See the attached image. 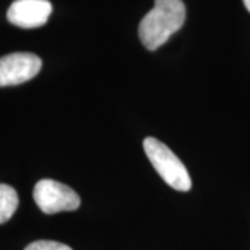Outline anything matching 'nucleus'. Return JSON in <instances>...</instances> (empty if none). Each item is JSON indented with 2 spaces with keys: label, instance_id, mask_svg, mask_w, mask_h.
I'll use <instances>...</instances> for the list:
<instances>
[{
  "label": "nucleus",
  "instance_id": "nucleus-1",
  "mask_svg": "<svg viewBox=\"0 0 250 250\" xmlns=\"http://www.w3.org/2000/svg\"><path fill=\"white\" fill-rule=\"evenodd\" d=\"M187 18V9L182 0H154L153 7L139 24V39L149 50H157L177 31Z\"/></svg>",
  "mask_w": 250,
  "mask_h": 250
},
{
  "label": "nucleus",
  "instance_id": "nucleus-2",
  "mask_svg": "<svg viewBox=\"0 0 250 250\" xmlns=\"http://www.w3.org/2000/svg\"><path fill=\"white\" fill-rule=\"evenodd\" d=\"M143 150L154 170L167 185L181 192L190 190L192 179L187 167L167 145L149 136L143 141Z\"/></svg>",
  "mask_w": 250,
  "mask_h": 250
},
{
  "label": "nucleus",
  "instance_id": "nucleus-3",
  "mask_svg": "<svg viewBox=\"0 0 250 250\" xmlns=\"http://www.w3.org/2000/svg\"><path fill=\"white\" fill-rule=\"evenodd\" d=\"M34 200L45 214L74 211L81 206L78 193L54 179H41L34 188Z\"/></svg>",
  "mask_w": 250,
  "mask_h": 250
},
{
  "label": "nucleus",
  "instance_id": "nucleus-4",
  "mask_svg": "<svg viewBox=\"0 0 250 250\" xmlns=\"http://www.w3.org/2000/svg\"><path fill=\"white\" fill-rule=\"evenodd\" d=\"M42 68L34 53H11L0 57V86H14L32 80Z\"/></svg>",
  "mask_w": 250,
  "mask_h": 250
},
{
  "label": "nucleus",
  "instance_id": "nucleus-5",
  "mask_svg": "<svg viewBox=\"0 0 250 250\" xmlns=\"http://www.w3.org/2000/svg\"><path fill=\"white\" fill-rule=\"evenodd\" d=\"M52 10L49 0H14L7 10V20L20 28H38L47 22Z\"/></svg>",
  "mask_w": 250,
  "mask_h": 250
},
{
  "label": "nucleus",
  "instance_id": "nucleus-6",
  "mask_svg": "<svg viewBox=\"0 0 250 250\" xmlns=\"http://www.w3.org/2000/svg\"><path fill=\"white\" fill-rule=\"evenodd\" d=\"M18 207V195L14 188L0 184V224L9 221Z\"/></svg>",
  "mask_w": 250,
  "mask_h": 250
},
{
  "label": "nucleus",
  "instance_id": "nucleus-7",
  "mask_svg": "<svg viewBox=\"0 0 250 250\" xmlns=\"http://www.w3.org/2000/svg\"><path fill=\"white\" fill-rule=\"evenodd\" d=\"M25 250H72L70 246L54 241H36L28 245Z\"/></svg>",
  "mask_w": 250,
  "mask_h": 250
},
{
  "label": "nucleus",
  "instance_id": "nucleus-8",
  "mask_svg": "<svg viewBox=\"0 0 250 250\" xmlns=\"http://www.w3.org/2000/svg\"><path fill=\"white\" fill-rule=\"evenodd\" d=\"M243 4H245V7H246L248 11L250 13V0H243Z\"/></svg>",
  "mask_w": 250,
  "mask_h": 250
}]
</instances>
